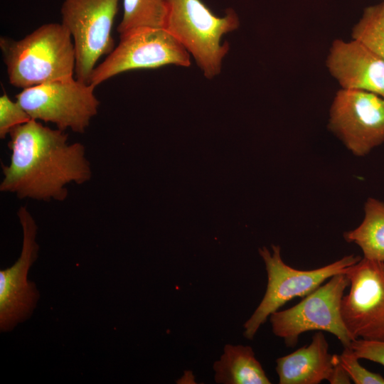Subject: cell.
<instances>
[{"label": "cell", "mask_w": 384, "mask_h": 384, "mask_svg": "<svg viewBox=\"0 0 384 384\" xmlns=\"http://www.w3.org/2000/svg\"><path fill=\"white\" fill-rule=\"evenodd\" d=\"M10 164L2 165L1 192L39 200L63 201L65 186L82 184L91 178L84 146L68 144V134L31 119L9 132Z\"/></svg>", "instance_id": "obj_1"}, {"label": "cell", "mask_w": 384, "mask_h": 384, "mask_svg": "<svg viewBox=\"0 0 384 384\" xmlns=\"http://www.w3.org/2000/svg\"><path fill=\"white\" fill-rule=\"evenodd\" d=\"M62 24H43L21 40L0 38L9 82L26 89L73 77L75 50Z\"/></svg>", "instance_id": "obj_2"}, {"label": "cell", "mask_w": 384, "mask_h": 384, "mask_svg": "<svg viewBox=\"0 0 384 384\" xmlns=\"http://www.w3.org/2000/svg\"><path fill=\"white\" fill-rule=\"evenodd\" d=\"M166 6L164 28L186 48L206 78L218 75L230 48L222 37L238 28L237 13L229 8L217 16L201 0H166Z\"/></svg>", "instance_id": "obj_3"}, {"label": "cell", "mask_w": 384, "mask_h": 384, "mask_svg": "<svg viewBox=\"0 0 384 384\" xmlns=\"http://www.w3.org/2000/svg\"><path fill=\"white\" fill-rule=\"evenodd\" d=\"M350 284L343 273L330 277L299 303L270 316L274 334L284 339L288 347L297 345L299 336L307 331H324L334 335L344 348L354 340L343 322L341 302Z\"/></svg>", "instance_id": "obj_4"}, {"label": "cell", "mask_w": 384, "mask_h": 384, "mask_svg": "<svg viewBox=\"0 0 384 384\" xmlns=\"http://www.w3.org/2000/svg\"><path fill=\"white\" fill-rule=\"evenodd\" d=\"M272 253L265 247L259 249L267 274L265 295L252 316L244 324L243 335L252 339L267 319L289 300L309 294L332 276L361 260L350 255L329 265L311 270H299L284 262L280 247L272 245Z\"/></svg>", "instance_id": "obj_5"}, {"label": "cell", "mask_w": 384, "mask_h": 384, "mask_svg": "<svg viewBox=\"0 0 384 384\" xmlns=\"http://www.w3.org/2000/svg\"><path fill=\"white\" fill-rule=\"evenodd\" d=\"M95 87L73 77L23 89L16 100L33 119L84 133L100 105Z\"/></svg>", "instance_id": "obj_6"}, {"label": "cell", "mask_w": 384, "mask_h": 384, "mask_svg": "<svg viewBox=\"0 0 384 384\" xmlns=\"http://www.w3.org/2000/svg\"><path fill=\"white\" fill-rule=\"evenodd\" d=\"M119 0H63L62 24L75 46L76 79L90 83L98 60L114 48L112 29Z\"/></svg>", "instance_id": "obj_7"}, {"label": "cell", "mask_w": 384, "mask_h": 384, "mask_svg": "<svg viewBox=\"0 0 384 384\" xmlns=\"http://www.w3.org/2000/svg\"><path fill=\"white\" fill-rule=\"evenodd\" d=\"M119 38L117 46L94 68L90 83L95 87L132 70L191 65L189 53L164 28H141L120 36Z\"/></svg>", "instance_id": "obj_8"}, {"label": "cell", "mask_w": 384, "mask_h": 384, "mask_svg": "<svg viewBox=\"0 0 384 384\" xmlns=\"http://www.w3.org/2000/svg\"><path fill=\"white\" fill-rule=\"evenodd\" d=\"M343 273L350 289L341 312L350 334L354 340L384 341V262L363 257Z\"/></svg>", "instance_id": "obj_9"}, {"label": "cell", "mask_w": 384, "mask_h": 384, "mask_svg": "<svg viewBox=\"0 0 384 384\" xmlns=\"http://www.w3.org/2000/svg\"><path fill=\"white\" fill-rule=\"evenodd\" d=\"M328 127L353 154H367L384 142V98L341 88L329 110Z\"/></svg>", "instance_id": "obj_10"}, {"label": "cell", "mask_w": 384, "mask_h": 384, "mask_svg": "<svg viewBox=\"0 0 384 384\" xmlns=\"http://www.w3.org/2000/svg\"><path fill=\"white\" fill-rule=\"evenodd\" d=\"M18 216L23 230L21 255L12 266L0 270L1 332L11 331L29 319L40 297L36 284L27 277L38 258V227L26 207L19 208Z\"/></svg>", "instance_id": "obj_11"}, {"label": "cell", "mask_w": 384, "mask_h": 384, "mask_svg": "<svg viewBox=\"0 0 384 384\" xmlns=\"http://www.w3.org/2000/svg\"><path fill=\"white\" fill-rule=\"evenodd\" d=\"M342 89L370 92L384 98V59L360 41H333L326 60Z\"/></svg>", "instance_id": "obj_12"}, {"label": "cell", "mask_w": 384, "mask_h": 384, "mask_svg": "<svg viewBox=\"0 0 384 384\" xmlns=\"http://www.w3.org/2000/svg\"><path fill=\"white\" fill-rule=\"evenodd\" d=\"M339 355L329 352V343L321 331L309 346L276 360L279 384H319L329 380Z\"/></svg>", "instance_id": "obj_13"}, {"label": "cell", "mask_w": 384, "mask_h": 384, "mask_svg": "<svg viewBox=\"0 0 384 384\" xmlns=\"http://www.w3.org/2000/svg\"><path fill=\"white\" fill-rule=\"evenodd\" d=\"M215 380L222 384H270L261 363L249 346L227 344L213 363Z\"/></svg>", "instance_id": "obj_14"}, {"label": "cell", "mask_w": 384, "mask_h": 384, "mask_svg": "<svg viewBox=\"0 0 384 384\" xmlns=\"http://www.w3.org/2000/svg\"><path fill=\"white\" fill-rule=\"evenodd\" d=\"M365 217L361 224L344 233L348 242L360 247L363 257L384 262V203L369 198L364 206Z\"/></svg>", "instance_id": "obj_15"}, {"label": "cell", "mask_w": 384, "mask_h": 384, "mask_svg": "<svg viewBox=\"0 0 384 384\" xmlns=\"http://www.w3.org/2000/svg\"><path fill=\"white\" fill-rule=\"evenodd\" d=\"M166 0H123V15L117 32L123 36L146 28H164Z\"/></svg>", "instance_id": "obj_16"}, {"label": "cell", "mask_w": 384, "mask_h": 384, "mask_svg": "<svg viewBox=\"0 0 384 384\" xmlns=\"http://www.w3.org/2000/svg\"><path fill=\"white\" fill-rule=\"evenodd\" d=\"M351 37L384 59V2L365 9Z\"/></svg>", "instance_id": "obj_17"}, {"label": "cell", "mask_w": 384, "mask_h": 384, "mask_svg": "<svg viewBox=\"0 0 384 384\" xmlns=\"http://www.w3.org/2000/svg\"><path fill=\"white\" fill-rule=\"evenodd\" d=\"M31 117L16 100L6 93L0 97V137L4 139L14 127L30 121Z\"/></svg>", "instance_id": "obj_18"}, {"label": "cell", "mask_w": 384, "mask_h": 384, "mask_svg": "<svg viewBox=\"0 0 384 384\" xmlns=\"http://www.w3.org/2000/svg\"><path fill=\"white\" fill-rule=\"evenodd\" d=\"M339 358L341 364L354 383L384 384V378L379 373L370 372L363 368L350 347L344 348Z\"/></svg>", "instance_id": "obj_19"}, {"label": "cell", "mask_w": 384, "mask_h": 384, "mask_svg": "<svg viewBox=\"0 0 384 384\" xmlns=\"http://www.w3.org/2000/svg\"><path fill=\"white\" fill-rule=\"evenodd\" d=\"M358 359H366L384 366V341L357 338L350 346Z\"/></svg>", "instance_id": "obj_20"}, {"label": "cell", "mask_w": 384, "mask_h": 384, "mask_svg": "<svg viewBox=\"0 0 384 384\" xmlns=\"http://www.w3.org/2000/svg\"><path fill=\"white\" fill-rule=\"evenodd\" d=\"M331 384H349L351 379L340 362V358L336 363L332 373L328 380Z\"/></svg>", "instance_id": "obj_21"}]
</instances>
